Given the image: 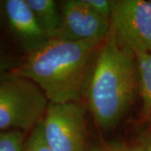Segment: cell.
<instances>
[{
	"label": "cell",
	"instance_id": "obj_2",
	"mask_svg": "<svg viewBox=\"0 0 151 151\" xmlns=\"http://www.w3.org/2000/svg\"><path fill=\"white\" fill-rule=\"evenodd\" d=\"M103 41L52 39L27 55L14 71L35 82L50 103L80 102L90 68Z\"/></svg>",
	"mask_w": 151,
	"mask_h": 151
},
{
	"label": "cell",
	"instance_id": "obj_12",
	"mask_svg": "<svg viewBox=\"0 0 151 151\" xmlns=\"http://www.w3.org/2000/svg\"><path fill=\"white\" fill-rule=\"evenodd\" d=\"M85 4L98 15L107 19L112 15V1L110 0H84Z\"/></svg>",
	"mask_w": 151,
	"mask_h": 151
},
{
	"label": "cell",
	"instance_id": "obj_8",
	"mask_svg": "<svg viewBox=\"0 0 151 151\" xmlns=\"http://www.w3.org/2000/svg\"><path fill=\"white\" fill-rule=\"evenodd\" d=\"M138 70L139 93L140 95V119L151 124V52L135 55Z\"/></svg>",
	"mask_w": 151,
	"mask_h": 151
},
{
	"label": "cell",
	"instance_id": "obj_16",
	"mask_svg": "<svg viewBox=\"0 0 151 151\" xmlns=\"http://www.w3.org/2000/svg\"><path fill=\"white\" fill-rule=\"evenodd\" d=\"M0 7H1V1H0Z\"/></svg>",
	"mask_w": 151,
	"mask_h": 151
},
{
	"label": "cell",
	"instance_id": "obj_4",
	"mask_svg": "<svg viewBox=\"0 0 151 151\" xmlns=\"http://www.w3.org/2000/svg\"><path fill=\"white\" fill-rule=\"evenodd\" d=\"M109 32L134 56L151 52V1L112 0Z\"/></svg>",
	"mask_w": 151,
	"mask_h": 151
},
{
	"label": "cell",
	"instance_id": "obj_6",
	"mask_svg": "<svg viewBox=\"0 0 151 151\" xmlns=\"http://www.w3.org/2000/svg\"><path fill=\"white\" fill-rule=\"evenodd\" d=\"M60 23L55 39L79 42L104 40L108 35L110 20L98 15L84 0H65L60 4Z\"/></svg>",
	"mask_w": 151,
	"mask_h": 151
},
{
	"label": "cell",
	"instance_id": "obj_15",
	"mask_svg": "<svg viewBox=\"0 0 151 151\" xmlns=\"http://www.w3.org/2000/svg\"><path fill=\"white\" fill-rule=\"evenodd\" d=\"M87 151H112V150H107L104 148H99V147H92L88 149Z\"/></svg>",
	"mask_w": 151,
	"mask_h": 151
},
{
	"label": "cell",
	"instance_id": "obj_9",
	"mask_svg": "<svg viewBox=\"0 0 151 151\" xmlns=\"http://www.w3.org/2000/svg\"><path fill=\"white\" fill-rule=\"evenodd\" d=\"M45 32L55 39L60 23V12L54 0H26Z\"/></svg>",
	"mask_w": 151,
	"mask_h": 151
},
{
	"label": "cell",
	"instance_id": "obj_7",
	"mask_svg": "<svg viewBox=\"0 0 151 151\" xmlns=\"http://www.w3.org/2000/svg\"><path fill=\"white\" fill-rule=\"evenodd\" d=\"M0 19L17 44L27 55L50 40L36 19L26 0L1 1Z\"/></svg>",
	"mask_w": 151,
	"mask_h": 151
},
{
	"label": "cell",
	"instance_id": "obj_13",
	"mask_svg": "<svg viewBox=\"0 0 151 151\" xmlns=\"http://www.w3.org/2000/svg\"><path fill=\"white\" fill-rule=\"evenodd\" d=\"M19 64L0 49V74L16 69Z\"/></svg>",
	"mask_w": 151,
	"mask_h": 151
},
{
	"label": "cell",
	"instance_id": "obj_5",
	"mask_svg": "<svg viewBox=\"0 0 151 151\" xmlns=\"http://www.w3.org/2000/svg\"><path fill=\"white\" fill-rule=\"evenodd\" d=\"M86 108L81 102L49 103L41 123L51 151H87Z\"/></svg>",
	"mask_w": 151,
	"mask_h": 151
},
{
	"label": "cell",
	"instance_id": "obj_11",
	"mask_svg": "<svg viewBox=\"0 0 151 151\" xmlns=\"http://www.w3.org/2000/svg\"><path fill=\"white\" fill-rule=\"evenodd\" d=\"M24 151H51L45 139L41 122L30 131L28 139L24 142Z\"/></svg>",
	"mask_w": 151,
	"mask_h": 151
},
{
	"label": "cell",
	"instance_id": "obj_3",
	"mask_svg": "<svg viewBox=\"0 0 151 151\" xmlns=\"http://www.w3.org/2000/svg\"><path fill=\"white\" fill-rule=\"evenodd\" d=\"M49 103L31 80L14 70L0 74V131H31L42 121Z\"/></svg>",
	"mask_w": 151,
	"mask_h": 151
},
{
	"label": "cell",
	"instance_id": "obj_10",
	"mask_svg": "<svg viewBox=\"0 0 151 151\" xmlns=\"http://www.w3.org/2000/svg\"><path fill=\"white\" fill-rule=\"evenodd\" d=\"M24 142L21 130L0 131V151H24Z\"/></svg>",
	"mask_w": 151,
	"mask_h": 151
},
{
	"label": "cell",
	"instance_id": "obj_14",
	"mask_svg": "<svg viewBox=\"0 0 151 151\" xmlns=\"http://www.w3.org/2000/svg\"><path fill=\"white\" fill-rule=\"evenodd\" d=\"M139 145L144 151H151V128L139 136Z\"/></svg>",
	"mask_w": 151,
	"mask_h": 151
},
{
	"label": "cell",
	"instance_id": "obj_1",
	"mask_svg": "<svg viewBox=\"0 0 151 151\" xmlns=\"http://www.w3.org/2000/svg\"><path fill=\"white\" fill-rule=\"evenodd\" d=\"M139 92L134 55L121 48L113 35L107 37L92 62L83 97L98 128L108 132L116 128Z\"/></svg>",
	"mask_w": 151,
	"mask_h": 151
}]
</instances>
